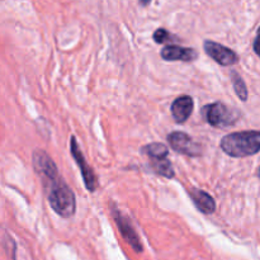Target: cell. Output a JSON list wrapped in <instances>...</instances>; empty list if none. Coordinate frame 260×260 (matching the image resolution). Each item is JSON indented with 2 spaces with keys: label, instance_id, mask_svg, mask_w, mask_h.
<instances>
[{
  "label": "cell",
  "instance_id": "13",
  "mask_svg": "<svg viewBox=\"0 0 260 260\" xmlns=\"http://www.w3.org/2000/svg\"><path fill=\"white\" fill-rule=\"evenodd\" d=\"M231 79H233V85L235 89V93L239 98L243 102H245L248 99V88H246V84L244 83L243 78L240 76V74L236 73L235 70L231 71L230 74Z\"/></svg>",
  "mask_w": 260,
  "mask_h": 260
},
{
  "label": "cell",
  "instance_id": "16",
  "mask_svg": "<svg viewBox=\"0 0 260 260\" xmlns=\"http://www.w3.org/2000/svg\"><path fill=\"white\" fill-rule=\"evenodd\" d=\"M150 2H151V0H139V3L142 7H147V5L150 4Z\"/></svg>",
  "mask_w": 260,
  "mask_h": 260
},
{
  "label": "cell",
  "instance_id": "15",
  "mask_svg": "<svg viewBox=\"0 0 260 260\" xmlns=\"http://www.w3.org/2000/svg\"><path fill=\"white\" fill-rule=\"evenodd\" d=\"M253 47H254V51H255L256 55H258L260 57V29L258 30V35H256L255 41H254Z\"/></svg>",
  "mask_w": 260,
  "mask_h": 260
},
{
  "label": "cell",
  "instance_id": "14",
  "mask_svg": "<svg viewBox=\"0 0 260 260\" xmlns=\"http://www.w3.org/2000/svg\"><path fill=\"white\" fill-rule=\"evenodd\" d=\"M154 40L156 43H165L172 40V35L167 29H164V28H159L154 33Z\"/></svg>",
  "mask_w": 260,
  "mask_h": 260
},
{
  "label": "cell",
  "instance_id": "8",
  "mask_svg": "<svg viewBox=\"0 0 260 260\" xmlns=\"http://www.w3.org/2000/svg\"><path fill=\"white\" fill-rule=\"evenodd\" d=\"M160 55L165 61H184V62H190L198 57V52L194 48L182 47L177 45L165 46Z\"/></svg>",
  "mask_w": 260,
  "mask_h": 260
},
{
  "label": "cell",
  "instance_id": "7",
  "mask_svg": "<svg viewBox=\"0 0 260 260\" xmlns=\"http://www.w3.org/2000/svg\"><path fill=\"white\" fill-rule=\"evenodd\" d=\"M205 51L211 58L222 66H233L238 63L239 56L235 51L221 43L213 42V41H205Z\"/></svg>",
  "mask_w": 260,
  "mask_h": 260
},
{
  "label": "cell",
  "instance_id": "17",
  "mask_svg": "<svg viewBox=\"0 0 260 260\" xmlns=\"http://www.w3.org/2000/svg\"><path fill=\"white\" fill-rule=\"evenodd\" d=\"M258 177L260 178V168H259V170H258Z\"/></svg>",
  "mask_w": 260,
  "mask_h": 260
},
{
  "label": "cell",
  "instance_id": "3",
  "mask_svg": "<svg viewBox=\"0 0 260 260\" xmlns=\"http://www.w3.org/2000/svg\"><path fill=\"white\" fill-rule=\"evenodd\" d=\"M202 116L211 126L216 128H226V127L234 126L240 118V113L236 109L230 108L221 102L203 107Z\"/></svg>",
  "mask_w": 260,
  "mask_h": 260
},
{
  "label": "cell",
  "instance_id": "10",
  "mask_svg": "<svg viewBox=\"0 0 260 260\" xmlns=\"http://www.w3.org/2000/svg\"><path fill=\"white\" fill-rule=\"evenodd\" d=\"M189 196L198 211H201L202 213H206V215H210V213L215 212V200L207 192L193 188V189L189 190Z\"/></svg>",
  "mask_w": 260,
  "mask_h": 260
},
{
  "label": "cell",
  "instance_id": "2",
  "mask_svg": "<svg viewBox=\"0 0 260 260\" xmlns=\"http://www.w3.org/2000/svg\"><path fill=\"white\" fill-rule=\"evenodd\" d=\"M231 157H246L260 151V131H243L226 135L220 144Z\"/></svg>",
  "mask_w": 260,
  "mask_h": 260
},
{
  "label": "cell",
  "instance_id": "5",
  "mask_svg": "<svg viewBox=\"0 0 260 260\" xmlns=\"http://www.w3.org/2000/svg\"><path fill=\"white\" fill-rule=\"evenodd\" d=\"M168 142L179 154L188 155V156H200V155H202V146L198 142L193 141L184 132L174 131L169 134L168 135Z\"/></svg>",
  "mask_w": 260,
  "mask_h": 260
},
{
  "label": "cell",
  "instance_id": "11",
  "mask_svg": "<svg viewBox=\"0 0 260 260\" xmlns=\"http://www.w3.org/2000/svg\"><path fill=\"white\" fill-rule=\"evenodd\" d=\"M141 152L147 155L149 159H167L168 155H169L168 147L160 142H152V144L141 147Z\"/></svg>",
  "mask_w": 260,
  "mask_h": 260
},
{
  "label": "cell",
  "instance_id": "1",
  "mask_svg": "<svg viewBox=\"0 0 260 260\" xmlns=\"http://www.w3.org/2000/svg\"><path fill=\"white\" fill-rule=\"evenodd\" d=\"M33 167L41 178L51 208L63 218L74 216L76 208L75 196L58 174L53 160L43 150H35L32 155Z\"/></svg>",
  "mask_w": 260,
  "mask_h": 260
},
{
  "label": "cell",
  "instance_id": "9",
  "mask_svg": "<svg viewBox=\"0 0 260 260\" xmlns=\"http://www.w3.org/2000/svg\"><path fill=\"white\" fill-rule=\"evenodd\" d=\"M193 103L192 96L189 95H182L178 96L172 104V116L175 119L177 123H184L188 118L190 117L193 112Z\"/></svg>",
  "mask_w": 260,
  "mask_h": 260
},
{
  "label": "cell",
  "instance_id": "4",
  "mask_svg": "<svg viewBox=\"0 0 260 260\" xmlns=\"http://www.w3.org/2000/svg\"><path fill=\"white\" fill-rule=\"evenodd\" d=\"M70 150H71V155H73V157L75 159L76 164H78V167L80 168V172H81V175H83L84 184H85L86 189H88L89 192H94V190L96 189V187H98L96 177L95 174H94L93 168L89 167L88 162H86L85 157H84L83 152H81L80 147H79L75 136H71L70 139Z\"/></svg>",
  "mask_w": 260,
  "mask_h": 260
},
{
  "label": "cell",
  "instance_id": "6",
  "mask_svg": "<svg viewBox=\"0 0 260 260\" xmlns=\"http://www.w3.org/2000/svg\"><path fill=\"white\" fill-rule=\"evenodd\" d=\"M111 211L112 215H113L114 221H116L117 226H118L119 231H121V235L123 236L124 240L137 251V253H141L142 251V245L140 243V238L136 234L135 229L132 228L131 222H129L128 218L116 207L114 203L111 202Z\"/></svg>",
  "mask_w": 260,
  "mask_h": 260
},
{
  "label": "cell",
  "instance_id": "12",
  "mask_svg": "<svg viewBox=\"0 0 260 260\" xmlns=\"http://www.w3.org/2000/svg\"><path fill=\"white\" fill-rule=\"evenodd\" d=\"M150 165H151V168L155 170L156 174L168 178V179L174 178V169H173L168 157L167 159H150Z\"/></svg>",
  "mask_w": 260,
  "mask_h": 260
}]
</instances>
